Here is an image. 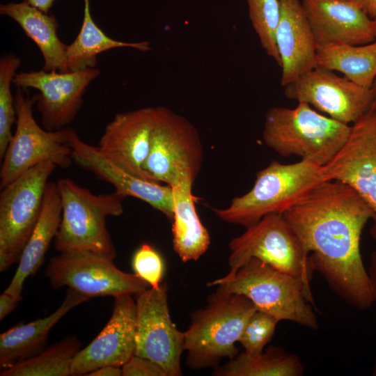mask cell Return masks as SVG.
I'll list each match as a JSON object with an SVG mask.
<instances>
[{"label":"cell","instance_id":"cell-1","mask_svg":"<svg viewBox=\"0 0 376 376\" xmlns=\"http://www.w3.org/2000/svg\"><path fill=\"white\" fill-rule=\"evenodd\" d=\"M282 214L331 289L350 306L369 308L375 295L360 251L373 215L367 202L350 186L327 180Z\"/></svg>","mask_w":376,"mask_h":376},{"label":"cell","instance_id":"cell-2","mask_svg":"<svg viewBox=\"0 0 376 376\" xmlns=\"http://www.w3.org/2000/svg\"><path fill=\"white\" fill-rule=\"evenodd\" d=\"M351 125L324 116L305 102L272 107L265 118L263 140L282 157L296 156L323 166L347 141Z\"/></svg>","mask_w":376,"mask_h":376},{"label":"cell","instance_id":"cell-3","mask_svg":"<svg viewBox=\"0 0 376 376\" xmlns=\"http://www.w3.org/2000/svg\"><path fill=\"white\" fill-rule=\"evenodd\" d=\"M327 181L322 166L308 161H272L259 171L252 188L226 208L213 209L224 221L247 228L269 214H283Z\"/></svg>","mask_w":376,"mask_h":376},{"label":"cell","instance_id":"cell-4","mask_svg":"<svg viewBox=\"0 0 376 376\" xmlns=\"http://www.w3.org/2000/svg\"><path fill=\"white\" fill-rule=\"evenodd\" d=\"M257 308L246 297L217 290L207 305L191 313L185 331L186 364L193 370L216 368L224 358L238 354L235 343Z\"/></svg>","mask_w":376,"mask_h":376},{"label":"cell","instance_id":"cell-5","mask_svg":"<svg viewBox=\"0 0 376 376\" xmlns=\"http://www.w3.org/2000/svg\"><path fill=\"white\" fill-rule=\"evenodd\" d=\"M56 184L61 219L54 240L56 250L88 251L114 259L116 250L106 219L123 213L125 197L116 191L95 194L67 178Z\"/></svg>","mask_w":376,"mask_h":376},{"label":"cell","instance_id":"cell-6","mask_svg":"<svg viewBox=\"0 0 376 376\" xmlns=\"http://www.w3.org/2000/svg\"><path fill=\"white\" fill-rule=\"evenodd\" d=\"M217 290L246 297L279 322L288 320L311 329L318 328L311 289L299 279L252 258Z\"/></svg>","mask_w":376,"mask_h":376},{"label":"cell","instance_id":"cell-7","mask_svg":"<svg viewBox=\"0 0 376 376\" xmlns=\"http://www.w3.org/2000/svg\"><path fill=\"white\" fill-rule=\"evenodd\" d=\"M246 228L228 244V273L208 283V286L230 279L249 259L255 258L301 279L311 288L314 269L309 255L282 214H267Z\"/></svg>","mask_w":376,"mask_h":376},{"label":"cell","instance_id":"cell-8","mask_svg":"<svg viewBox=\"0 0 376 376\" xmlns=\"http://www.w3.org/2000/svg\"><path fill=\"white\" fill-rule=\"evenodd\" d=\"M203 159V146L194 125L171 109L155 107L150 150L143 166L148 179L171 187L194 184Z\"/></svg>","mask_w":376,"mask_h":376},{"label":"cell","instance_id":"cell-9","mask_svg":"<svg viewBox=\"0 0 376 376\" xmlns=\"http://www.w3.org/2000/svg\"><path fill=\"white\" fill-rule=\"evenodd\" d=\"M56 166L44 162L1 189L0 272L18 263L40 218L48 180Z\"/></svg>","mask_w":376,"mask_h":376},{"label":"cell","instance_id":"cell-10","mask_svg":"<svg viewBox=\"0 0 376 376\" xmlns=\"http://www.w3.org/2000/svg\"><path fill=\"white\" fill-rule=\"evenodd\" d=\"M24 90L18 88L15 97L16 129L2 158L1 189L40 163L51 162L56 167L67 169L73 161L70 128L56 131L42 128L33 117L36 97H30Z\"/></svg>","mask_w":376,"mask_h":376},{"label":"cell","instance_id":"cell-11","mask_svg":"<svg viewBox=\"0 0 376 376\" xmlns=\"http://www.w3.org/2000/svg\"><path fill=\"white\" fill-rule=\"evenodd\" d=\"M113 259L88 251L59 253L45 274L54 288L68 287L88 297L136 295L150 286L136 274L118 269Z\"/></svg>","mask_w":376,"mask_h":376},{"label":"cell","instance_id":"cell-12","mask_svg":"<svg viewBox=\"0 0 376 376\" xmlns=\"http://www.w3.org/2000/svg\"><path fill=\"white\" fill-rule=\"evenodd\" d=\"M168 290V285L164 283L157 288L150 287L135 295L134 354L157 363L166 376H180L185 332L180 331L171 318Z\"/></svg>","mask_w":376,"mask_h":376},{"label":"cell","instance_id":"cell-13","mask_svg":"<svg viewBox=\"0 0 376 376\" xmlns=\"http://www.w3.org/2000/svg\"><path fill=\"white\" fill-rule=\"evenodd\" d=\"M322 169L326 180L350 186L369 205L370 233L376 242V103L352 124L345 144Z\"/></svg>","mask_w":376,"mask_h":376},{"label":"cell","instance_id":"cell-14","mask_svg":"<svg viewBox=\"0 0 376 376\" xmlns=\"http://www.w3.org/2000/svg\"><path fill=\"white\" fill-rule=\"evenodd\" d=\"M283 88L288 99L307 103L347 125L355 123L376 103L371 88L320 67L308 71Z\"/></svg>","mask_w":376,"mask_h":376},{"label":"cell","instance_id":"cell-15","mask_svg":"<svg viewBox=\"0 0 376 376\" xmlns=\"http://www.w3.org/2000/svg\"><path fill=\"white\" fill-rule=\"evenodd\" d=\"M100 74L95 68L65 72L44 70L21 72L15 74L13 84L39 91L35 97L42 127L56 131L74 120L82 106L86 88Z\"/></svg>","mask_w":376,"mask_h":376},{"label":"cell","instance_id":"cell-16","mask_svg":"<svg viewBox=\"0 0 376 376\" xmlns=\"http://www.w3.org/2000/svg\"><path fill=\"white\" fill-rule=\"evenodd\" d=\"M111 315L99 334L74 357L71 375H86L104 366L122 367L135 354L136 302L132 295L113 297Z\"/></svg>","mask_w":376,"mask_h":376},{"label":"cell","instance_id":"cell-17","mask_svg":"<svg viewBox=\"0 0 376 376\" xmlns=\"http://www.w3.org/2000/svg\"><path fill=\"white\" fill-rule=\"evenodd\" d=\"M155 118V107L116 114L106 126L97 149L124 171L148 179L143 166L148 155Z\"/></svg>","mask_w":376,"mask_h":376},{"label":"cell","instance_id":"cell-18","mask_svg":"<svg viewBox=\"0 0 376 376\" xmlns=\"http://www.w3.org/2000/svg\"><path fill=\"white\" fill-rule=\"evenodd\" d=\"M70 143L72 159L79 166L111 184L118 194L140 199L172 220L174 205L171 187L124 171L107 159L97 146L82 141L72 129L70 131Z\"/></svg>","mask_w":376,"mask_h":376},{"label":"cell","instance_id":"cell-19","mask_svg":"<svg viewBox=\"0 0 376 376\" xmlns=\"http://www.w3.org/2000/svg\"><path fill=\"white\" fill-rule=\"evenodd\" d=\"M317 48L375 40L373 19L350 0H301Z\"/></svg>","mask_w":376,"mask_h":376},{"label":"cell","instance_id":"cell-20","mask_svg":"<svg viewBox=\"0 0 376 376\" xmlns=\"http://www.w3.org/2000/svg\"><path fill=\"white\" fill-rule=\"evenodd\" d=\"M275 40L284 87L317 67V44L300 0H279Z\"/></svg>","mask_w":376,"mask_h":376},{"label":"cell","instance_id":"cell-21","mask_svg":"<svg viewBox=\"0 0 376 376\" xmlns=\"http://www.w3.org/2000/svg\"><path fill=\"white\" fill-rule=\"evenodd\" d=\"M90 299L68 288L61 304L52 313L33 322L18 323L0 335V368L8 369L45 350L51 329L72 308Z\"/></svg>","mask_w":376,"mask_h":376},{"label":"cell","instance_id":"cell-22","mask_svg":"<svg viewBox=\"0 0 376 376\" xmlns=\"http://www.w3.org/2000/svg\"><path fill=\"white\" fill-rule=\"evenodd\" d=\"M61 219V202L56 182H49L40 218L18 261L16 272L5 292L22 297L26 279L37 272L54 240Z\"/></svg>","mask_w":376,"mask_h":376},{"label":"cell","instance_id":"cell-23","mask_svg":"<svg viewBox=\"0 0 376 376\" xmlns=\"http://www.w3.org/2000/svg\"><path fill=\"white\" fill-rule=\"evenodd\" d=\"M0 13L15 21L39 48L44 58L42 70L70 72L67 66V45L57 35L54 15L45 13L25 1L1 4Z\"/></svg>","mask_w":376,"mask_h":376},{"label":"cell","instance_id":"cell-24","mask_svg":"<svg viewBox=\"0 0 376 376\" xmlns=\"http://www.w3.org/2000/svg\"><path fill=\"white\" fill-rule=\"evenodd\" d=\"M191 182L171 187L173 195V246L184 263L197 260L207 250L210 237L195 207Z\"/></svg>","mask_w":376,"mask_h":376},{"label":"cell","instance_id":"cell-25","mask_svg":"<svg viewBox=\"0 0 376 376\" xmlns=\"http://www.w3.org/2000/svg\"><path fill=\"white\" fill-rule=\"evenodd\" d=\"M317 67L338 71L364 88L376 79V40L365 45L333 44L318 47Z\"/></svg>","mask_w":376,"mask_h":376},{"label":"cell","instance_id":"cell-26","mask_svg":"<svg viewBox=\"0 0 376 376\" xmlns=\"http://www.w3.org/2000/svg\"><path fill=\"white\" fill-rule=\"evenodd\" d=\"M84 3L81 29L75 40L67 47L66 60L69 71L95 68L97 56L109 49L126 47L141 52L150 50L149 42H123L106 35L91 16L89 0H84Z\"/></svg>","mask_w":376,"mask_h":376},{"label":"cell","instance_id":"cell-27","mask_svg":"<svg viewBox=\"0 0 376 376\" xmlns=\"http://www.w3.org/2000/svg\"><path fill=\"white\" fill-rule=\"evenodd\" d=\"M304 366L300 358L275 346L265 352H242L228 362L214 368L216 376H299Z\"/></svg>","mask_w":376,"mask_h":376},{"label":"cell","instance_id":"cell-28","mask_svg":"<svg viewBox=\"0 0 376 376\" xmlns=\"http://www.w3.org/2000/svg\"><path fill=\"white\" fill-rule=\"evenodd\" d=\"M81 343L75 336H69L48 347L37 355L8 369L1 376H69L74 357Z\"/></svg>","mask_w":376,"mask_h":376},{"label":"cell","instance_id":"cell-29","mask_svg":"<svg viewBox=\"0 0 376 376\" xmlns=\"http://www.w3.org/2000/svg\"><path fill=\"white\" fill-rule=\"evenodd\" d=\"M21 65V59L13 54H6L0 59V159H2L13 137L12 126L16 123L17 113L11 84Z\"/></svg>","mask_w":376,"mask_h":376},{"label":"cell","instance_id":"cell-30","mask_svg":"<svg viewBox=\"0 0 376 376\" xmlns=\"http://www.w3.org/2000/svg\"><path fill=\"white\" fill-rule=\"evenodd\" d=\"M249 17L265 52L281 66L275 33L280 17L279 0H246Z\"/></svg>","mask_w":376,"mask_h":376},{"label":"cell","instance_id":"cell-31","mask_svg":"<svg viewBox=\"0 0 376 376\" xmlns=\"http://www.w3.org/2000/svg\"><path fill=\"white\" fill-rule=\"evenodd\" d=\"M279 321L269 314L257 310L248 320L238 342L248 354H258L273 337Z\"/></svg>","mask_w":376,"mask_h":376},{"label":"cell","instance_id":"cell-32","mask_svg":"<svg viewBox=\"0 0 376 376\" xmlns=\"http://www.w3.org/2000/svg\"><path fill=\"white\" fill-rule=\"evenodd\" d=\"M135 274L147 282L151 288H157L164 274V262L159 253L149 244H142L132 260Z\"/></svg>","mask_w":376,"mask_h":376},{"label":"cell","instance_id":"cell-33","mask_svg":"<svg viewBox=\"0 0 376 376\" xmlns=\"http://www.w3.org/2000/svg\"><path fill=\"white\" fill-rule=\"evenodd\" d=\"M121 368L123 376H166L157 363L135 354Z\"/></svg>","mask_w":376,"mask_h":376},{"label":"cell","instance_id":"cell-34","mask_svg":"<svg viewBox=\"0 0 376 376\" xmlns=\"http://www.w3.org/2000/svg\"><path fill=\"white\" fill-rule=\"evenodd\" d=\"M22 298L3 292L0 295V320H3L17 306Z\"/></svg>","mask_w":376,"mask_h":376},{"label":"cell","instance_id":"cell-35","mask_svg":"<svg viewBox=\"0 0 376 376\" xmlns=\"http://www.w3.org/2000/svg\"><path fill=\"white\" fill-rule=\"evenodd\" d=\"M87 376H120L122 368L116 366H104L98 368L88 374Z\"/></svg>","mask_w":376,"mask_h":376},{"label":"cell","instance_id":"cell-36","mask_svg":"<svg viewBox=\"0 0 376 376\" xmlns=\"http://www.w3.org/2000/svg\"><path fill=\"white\" fill-rule=\"evenodd\" d=\"M363 10L370 18L376 17V0H350Z\"/></svg>","mask_w":376,"mask_h":376},{"label":"cell","instance_id":"cell-37","mask_svg":"<svg viewBox=\"0 0 376 376\" xmlns=\"http://www.w3.org/2000/svg\"><path fill=\"white\" fill-rule=\"evenodd\" d=\"M368 273L371 279L373 291H374L375 300L376 302V250L374 251L371 253L370 265L369 267ZM373 375L374 376H376V357H375Z\"/></svg>","mask_w":376,"mask_h":376},{"label":"cell","instance_id":"cell-38","mask_svg":"<svg viewBox=\"0 0 376 376\" xmlns=\"http://www.w3.org/2000/svg\"><path fill=\"white\" fill-rule=\"evenodd\" d=\"M29 4L37 8L45 13L49 11L56 0H24Z\"/></svg>","mask_w":376,"mask_h":376},{"label":"cell","instance_id":"cell-39","mask_svg":"<svg viewBox=\"0 0 376 376\" xmlns=\"http://www.w3.org/2000/svg\"><path fill=\"white\" fill-rule=\"evenodd\" d=\"M371 90L373 92V94L375 95V100H376V79L373 82V86L371 87Z\"/></svg>","mask_w":376,"mask_h":376},{"label":"cell","instance_id":"cell-40","mask_svg":"<svg viewBox=\"0 0 376 376\" xmlns=\"http://www.w3.org/2000/svg\"><path fill=\"white\" fill-rule=\"evenodd\" d=\"M373 19V31H374V35L376 40V17H375Z\"/></svg>","mask_w":376,"mask_h":376}]
</instances>
